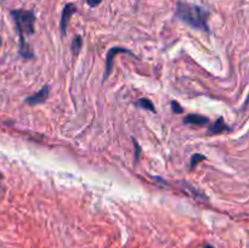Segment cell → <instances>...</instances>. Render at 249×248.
<instances>
[{
    "label": "cell",
    "instance_id": "obj_12",
    "mask_svg": "<svg viewBox=\"0 0 249 248\" xmlns=\"http://www.w3.org/2000/svg\"><path fill=\"white\" fill-rule=\"evenodd\" d=\"M170 105H172V109L175 114H181L182 112H184V108H182V107L179 105V102L175 101V100L170 102Z\"/></svg>",
    "mask_w": 249,
    "mask_h": 248
},
{
    "label": "cell",
    "instance_id": "obj_9",
    "mask_svg": "<svg viewBox=\"0 0 249 248\" xmlns=\"http://www.w3.org/2000/svg\"><path fill=\"white\" fill-rule=\"evenodd\" d=\"M82 46H83V39L82 36L77 35L72 41V53L73 55L77 56L79 53V51L82 50Z\"/></svg>",
    "mask_w": 249,
    "mask_h": 248
},
{
    "label": "cell",
    "instance_id": "obj_1",
    "mask_svg": "<svg viewBox=\"0 0 249 248\" xmlns=\"http://www.w3.org/2000/svg\"><path fill=\"white\" fill-rule=\"evenodd\" d=\"M11 16L14 18L16 31L19 36V53L23 58H33L34 53L27 45L26 40H24V34L26 35L34 34L36 15L32 10H12Z\"/></svg>",
    "mask_w": 249,
    "mask_h": 248
},
{
    "label": "cell",
    "instance_id": "obj_7",
    "mask_svg": "<svg viewBox=\"0 0 249 248\" xmlns=\"http://www.w3.org/2000/svg\"><path fill=\"white\" fill-rule=\"evenodd\" d=\"M185 124H192V125H198V126H204L207 124H209V118L208 117H204L201 116V114H197V113H192L189 114V116L185 117L182 119Z\"/></svg>",
    "mask_w": 249,
    "mask_h": 248
},
{
    "label": "cell",
    "instance_id": "obj_4",
    "mask_svg": "<svg viewBox=\"0 0 249 248\" xmlns=\"http://www.w3.org/2000/svg\"><path fill=\"white\" fill-rule=\"evenodd\" d=\"M77 11V7H75L74 4H66L65 7H63L62 15H61V22H60V29L62 36L66 35V32H67V24L68 21H70L71 16H72L74 12Z\"/></svg>",
    "mask_w": 249,
    "mask_h": 248
},
{
    "label": "cell",
    "instance_id": "obj_15",
    "mask_svg": "<svg viewBox=\"0 0 249 248\" xmlns=\"http://www.w3.org/2000/svg\"><path fill=\"white\" fill-rule=\"evenodd\" d=\"M203 248H214V247L212 245H207V246H204Z\"/></svg>",
    "mask_w": 249,
    "mask_h": 248
},
{
    "label": "cell",
    "instance_id": "obj_16",
    "mask_svg": "<svg viewBox=\"0 0 249 248\" xmlns=\"http://www.w3.org/2000/svg\"><path fill=\"white\" fill-rule=\"evenodd\" d=\"M1 43H2V41H1V39H0V45H1Z\"/></svg>",
    "mask_w": 249,
    "mask_h": 248
},
{
    "label": "cell",
    "instance_id": "obj_10",
    "mask_svg": "<svg viewBox=\"0 0 249 248\" xmlns=\"http://www.w3.org/2000/svg\"><path fill=\"white\" fill-rule=\"evenodd\" d=\"M204 159H206V156L201 155V153H195V155H192L191 159H190V169H194L198 163H201Z\"/></svg>",
    "mask_w": 249,
    "mask_h": 248
},
{
    "label": "cell",
    "instance_id": "obj_13",
    "mask_svg": "<svg viewBox=\"0 0 249 248\" xmlns=\"http://www.w3.org/2000/svg\"><path fill=\"white\" fill-rule=\"evenodd\" d=\"M102 2V0H87V4L89 5L90 7H95L97 5H100Z\"/></svg>",
    "mask_w": 249,
    "mask_h": 248
},
{
    "label": "cell",
    "instance_id": "obj_6",
    "mask_svg": "<svg viewBox=\"0 0 249 248\" xmlns=\"http://www.w3.org/2000/svg\"><path fill=\"white\" fill-rule=\"evenodd\" d=\"M231 130H232V129L225 123L223 117H220V118L216 119L215 123L212 124V125L209 126L208 130H207V135H216V134H221L224 133V131H231Z\"/></svg>",
    "mask_w": 249,
    "mask_h": 248
},
{
    "label": "cell",
    "instance_id": "obj_3",
    "mask_svg": "<svg viewBox=\"0 0 249 248\" xmlns=\"http://www.w3.org/2000/svg\"><path fill=\"white\" fill-rule=\"evenodd\" d=\"M118 53H129L131 56H135V53L133 51L128 50L125 48H121V46H113L108 50L106 55V62H105V72H104V78H102V83H105L107 80V78L109 77V74L112 73V70H113V61L116 58V55Z\"/></svg>",
    "mask_w": 249,
    "mask_h": 248
},
{
    "label": "cell",
    "instance_id": "obj_11",
    "mask_svg": "<svg viewBox=\"0 0 249 248\" xmlns=\"http://www.w3.org/2000/svg\"><path fill=\"white\" fill-rule=\"evenodd\" d=\"M131 140H133L134 148H135V151H134V162L138 163V160H139V158H140V153H141V151H142V148L140 147V145H139L138 141H136L135 139L131 138Z\"/></svg>",
    "mask_w": 249,
    "mask_h": 248
},
{
    "label": "cell",
    "instance_id": "obj_2",
    "mask_svg": "<svg viewBox=\"0 0 249 248\" xmlns=\"http://www.w3.org/2000/svg\"><path fill=\"white\" fill-rule=\"evenodd\" d=\"M175 16H177L180 21L185 22L186 24L191 26L192 28L209 32V11L208 10L203 9L202 6L186 4V2H178Z\"/></svg>",
    "mask_w": 249,
    "mask_h": 248
},
{
    "label": "cell",
    "instance_id": "obj_5",
    "mask_svg": "<svg viewBox=\"0 0 249 248\" xmlns=\"http://www.w3.org/2000/svg\"><path fill=\"white\" fill-rule=\"evenodd\" d=\"M49 92H50V87H49V85H44L38 92L33 94L32 96L27 97V99L24 100V102H26L27 105H31V106L43 104V102H45L46 100H48Z\"/></svg>",
    "mask_w": 249,
    "mask_h": 248
},
{
    "label": "cell",
    "instance_id": "obj_8",
    "mask_svg": "<svg viewBox=\"0 0 249 248\" xmlns=\"http://www.w3.org/2000/svg\"><path fill=\"white\" fill-rule=\"evenodd\" d=\"M134 106L139 107V108L147 109V111H151V112H153V113H156V108H155V106H153L152 101H150V100L146 99V97L136 100V101L134 102Z\"/></svg>",
    "mask_w": 249,
    "mask_h": 248
},
{
    "label": "cell",
    "instance_id": "obj_14",
    "mask_svg": "<svg viewBox=\"0 0 249 248\" xmlns=\"http://www.w3.org/2000/svg\"><path fill=\"white\" fill-rule=\"evenodd\" d=\"M1 181H2V174L0 173V192H1Z\"/></svg>",
    "mask_w": 249,
    "mask_h": 248
}]
</instances>
